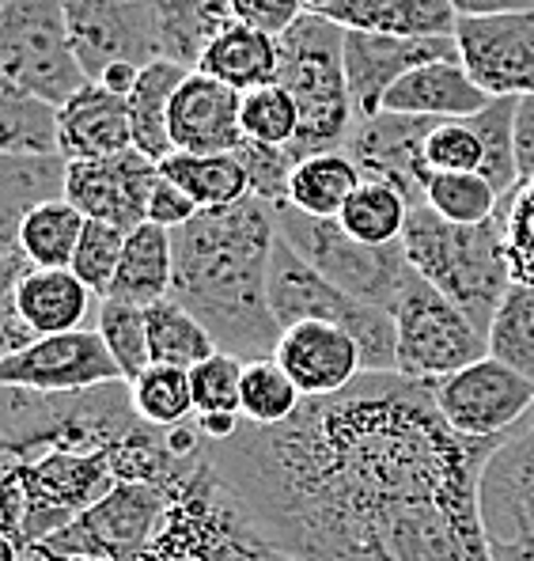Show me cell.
Segmentation results:
<instances>
[{
  "mask_svg": "<svg viewBox=\"0 0 534 561\" xmlns=\"http://www.w3.org/2000/svg\"><path fill=\"white\" fill-rule=\"evenodd\" d=\"M500 440H466L437 387L360 376L285 425H240L209 463L295 561H492L478 508Z\"/></svg>",
  "mask_w": 534,
  "mask_h": 561,
  "instance_id": "6da1fadb",
  "label": "cell"
},
{
  "mask_svg": "<svg viewBox=\"0 0 534 561\" xmlns=\"http://www.w3.org/2000/svg\"><path fill=\"white\" fill-rule=\"evenodd\" d=\"M274 243V205L258 197L228 209H205L171 232V300L209 330L220 353H232L243 365L269 360L281 342V323L269 308Z\"/></svg>",
  "mask_w": 534,
  "mask_h": 561,
  "instance_id": "7a4b0ae2",
  "label": "cell"
},
{
  "mask_svg": "<svg viewBox=\"0 0 534 561\" xmlns=\"http://www.w3.org/2000/svg\"><path fill=\"white\" fill-rule=\"evenodd\" d=\"M402 247H406V259L417 270V277L429 280L474 327L489 334L492 316L512 285L500 220L492 217L489 225H451L429 205H414Z\"/></svg>",
  "mask_w": 534,
  "mask_h": 561,
  "instance_id": "3957f363",
  "label": "cell"
},
{
  "mask_svg": "<svg viewBox=\"0 0 534 561\" xmlns=\"http://www.w3.org/2000/svg\"><path fill=\"white\" fill-rule=\"evenodd\" d=\"M281 69L277 84L295 99L300 134L289 145L295 163L307 156L345 152L357 126V106L345 80V31L326 15H300L281 38Z\"/></svg>",
  "mask_w": 534,
  "mask_h": 561,
  "instance_id": "277c9868",
  "label": "cell"
},
{
  "mask_svg": "<svg viewBox=\"0 0 534 561\" xmlns=\"http://www.w3.org/2000/svg\"><path fill=\"white\" fill-rule=\"evenodd\" d=\"M269 308L281 330L295 323H334L349 330L360 345L364 376H398V330L391 311L352 300L307 259H300L281 236L269 259Z\"/></svg>",
  "mask_w": 534,
  "mask_h": 561,
  "instance_id": "5b68a950",
  "label": "cell"
},
{
  "mask_svg": "<svg viewBox=\"0 0 534 561\" xmlns=\"http://www.w3.org/2000/svg\"><path fill=\"white\" fill-rule=\"evenodd\" d=\"M277 236L292 247L300 259H307L326 280L349 293L352 300L372 304V308L394 311L402 288L417 277V270L409 266L406 247H364L357 239L341 232L338 220H315L303 217L292 205H277Z\"/></svg>",
  "mask_w": 534,
  "mask_h": 561,
  "instance_id": "8992f818",
  "label": "cell"
},
{
  "mask_svg": "<svg viewBox=\"0 0 534 561\" xmlns=\"http://www.w3.org/2000/svg\"><path fill=\"white\" fill-rule=\"evenodd\" d=\"M0 80L49 106H65L88 84L65 27V0L0 4Z\"/></svg>",
  "mask_w": 534,
  "mask_h": 561,
  "instance_id": "52a82bcc",
  "label": "cell"
},
{
  "mask_svg": "<svg viewBox=\"0 0 534 561\" xmlns=\"http://www.w3.org/2000/svg\"><path fill=\"white\" fill-rule=\"evenodd\" d=\"M398 376L414 383H443L448 376L489 357V337L425 277H414L394 304Z\"/></svg>",
  "mask_w": 534,
  "mask_h": 561,
  "instance_id": "ba28073f",
  "label": "cell"
},
{
  "mask_svg": "<svg viewBox=\"0 0 534 561\" xmlns=\"http://www.w3.org/2000/svg\"><path fill=\"white\" fill-rule=\"evenodd\" d=\"M65 27L88 80L111 65L148 69L160 61L155 0H65Z\"/></svg>",
  "mask_w": 534,
  "mask_h": 561,
  "instance_id": "9c48e42d",
  "label": "cell"
},
{
  "mask_svg": "<svg viewBox=\"0 0 534 561\" xmlns=\"http://www.w3.org/2000/svg\"><path fill=\"white\" fill-rule=\"evenodd\" d=\"M437 407L466 440H500L534 414V383L497 357H481L437 383Z\"/></svg>",
  "mask_w": 534,
  "mask_h": 561,
  "instance_id": "30bf717a",
  "label": "cell"
},
{
  "mask_svg": "<svg viewBox=\"0 0 534 561\" xmlns=\"http://www.w3.org/2000/svg\"><path fill=\"white\" fill-rule=\"evenodd\" d=\"M121 368L111 357L98 330L35 337L27 350L0 360V387L31 394H72L103 383H118Z\"/></svg>",
  "mask_w": 534,
  "mask_h": 561,
  "instance_id": "8fae6325",
  "label": "cell"
},
{
  "mask_svg": "<svg viewBox=\"0 0 534 561\" xmlns=\"http://www.w3.org/2000/svg\"><path fill=\"white\" fill-rule=\"evenodd\" d=\"M458 61L489 99L534 95V12L458 20Z\"/></svg>",
  "mask_w": 534,
  "mask_h": 561,
  "instance_id": "7c38bea8",
  "label": "cell"
},
{
  "mask_svg": "<svg viewBox=\"0 0 534 561\" xmlns=\"http://www.w3.org/2000/svg\"><path fill=\"white\" fill-rule=\"evenodd\" d=\"M160 183V163L137 148L103 160H77L65 168V202L88 220H103L121 232L148 225V202Z\"/></svg>",
  "mask_w": 534,
  "mask_h": 561,
  "instance_id": "4fadbf2b",
  "label": "cell"
},
{
  "mask_svg": "<svg viewBox=\"0 0 534 561\" xmlns=\"http://www.w3.org/2000/svg\"><path fill=\"white\" fill-rule=\"evenodd\" d=\"M432 61H458L455 38H387L368 31H345V80L357 106V122L383 111V95Z\"/></svg>",
  "mask_w": 534,
  "mask_h": 561,
  "instance_id": "5bb4252c",
  "label": "cell"
},
{
  "mask_svg": "<svg viewBox=\"0 0 534 561\" xmlns=\"http://www.w3.org/2000/svg\"><path fill=\"white\" fill-rule=\"evenodd\" d=\"M478 508L489 542L534 539V414L523 417L481 467Z\"/></svg>",
  "mask_w": 534,
  "mask_h": 561,
  "instance_id": "9a60e30c",
  "label": "cell"
},
{
  "mask_svg": "<svg viewBox=\"0 0 534 561\" xmlns=\"http://www.w3.org/2000/svg\"><path fill=\"white\" fill-rule=\"evenodd\" d=\"M437 118H406V114L380 111L352 126L345 156L360 168L364 179L387 183L409 197V205H425V183L432 171L425 168V137Z\"/></svg>",
  "mask_w": 534,
  "mask_h": 561,
  "instance_id": "2e32d148",
  "label": "cell"
},
{
  "mask_svg": "<svg viewBox=\"0 0 534 561\" xmlns=\"http://www.w3.org/2000/svg\"><path fill=\"white\" fill-rule=\"evenodd\" d=\"M274 360L303 399H330L364 376L357 337L334 323H295L281 330Z\"/></svg>",
  "mask_w": 534,
  "mask_h": 561,
  "instance_id": "e0dca14e",
  "label": "cell"
},
{
  "mask_svg": "<svg viewBox=\"0 0 534 561\" xmlns=\"http://www.w3.org/2000/svg\"><path fill=\"white\" fill-rule=\"evenodd\" d=\"M243 95L220 80L190 72L171 99V145L190 156H228L243 145Z\"/></svg>",
  "mask_w": 534,
  "mask_h": 561,
  "instance_id": "ac0fdd59",
  "label": "cell"
},
{
  "mask_svg": "<svg viewBox=\"0 0 534 561\" xmlns=\"http://www.w3.org/2000/svg\"><path fill=\"white\" fill-rule=\"evenodd\" d=\"M134 148L129 103L88 80L65 106H57V152L65 163L103 160Z\"/></svg>",
  "mask_w": 534,
  "mask_h": 561,
  "instance_id": "d6986e66",
  "label": "cell"
},
{
  "mask_svg": "<svg viewBox=\"0 0 534 561\" xmlns=\"http://www.w3.org/2000/svg\"><path fill=\"white\" fill-rule=\"evenodd\" d=\"M492 99L481 92L463 69V61H432L402 77L398 84L383 95V111L406 114V118H474Z\"/></svg>",
  "mask_w": 534,
  "mask_h": 561,
  "instance_id": "ffe728a7",
  "label": "cell"
},
{
  "mask_svg": "<svg viewBox=\"0 0 534 561\" xmlns=\"http://www.w3.org/2000/svg\"><path fill=\"white\" fill-rule=\"evenodd\" d=\"M341 31L387 38H455L458 15L448 0H338L326 12Z\"/></svg>",
  "mask_w": 534,
  "mask_h": 561,
  "instance_id": "44dd1931",
  "label": "cell"
},
{
  "mask_svg": "<svg viewBox=\"0 0 534 561\" xmlns=\"http://www.w3.org/2000/svg\"><path fill=\"white\" fill-rule=\"evenodd\" d=\"M61 156H0V259L20 251V225L31 209L65 197Z\"/></svg>",
  "mask_w": 534,
  "mask_h": 561,
  "instance_id": "7402d4cb",
  "label": "cell"
},
{
  "mask_svg": "<svg viewBox=\"0 0 534 561\" xmlns=\"http://www.w3.org/2000/svg\"><path fill=\"white\" fill-rule=\"evenodd\" d=\"M277 69H281L277 38L262 35V31L246 27V23H228V27L212 38V46L205 49L201 65H197V72L235 88L240 95L277 84Z\"/></svg>",
  "mask_w": 534,
  "mask_h": 561,
  "instance_id": "603a6c76",
  "label": "cell"
},
{
  "mask_svg": "<svg viewBox=\"0 0 534 561\" xmlns=\"http://www.w3.org/2000/svg\"><path fill=\"white\" fill-rule=\"evenodd\" d=\"M92 288L72 270H35L20 285V316L35 330V337L72 334L84 330V319L92 316Z\"/></svg>",
  "mask_w": 534,
  "mask_h": 561,
  "instance_id": "cb8c5ba5",
  "label": "cell"
},
{
  "mask_svg": "<svg viewBox=\"0 0 534 561\" xmlns=\"http://www.w3.org/2000/svg\"><path fill=\"white\" fill-rule=\"evenodd\" d=\"M171 277H175L171 232L160 225H141L126 236V251H121L118 274H114V285L106 300L134 304V308H152V304L171 296Z\"/></svg>",
  "mask_w": 534,
  "mask_h": 561,
  "instance_id": "d4e9b609",
  "label": "cell"
},
{
  "mask_svg": "<svg viewBox=\"0 0 534 561\" xmlns=\"http://www.w3.org/2000/svg\"><path fill=\"white\" fill-rule=\"evenodd\" d=\"M186 77H190V69L160 57V61L141 69V80H137V88L126 99L129 126H134V148L155 163H163L175 152V145H171V99H175Z\"/></svg>",
  "mask_w": 534,
  "mask_h": 561,
  "instance_id": "484cf974",
  "label": "cell"
},
{
  "mask_svg": "<svg viewBox=\"0 0 534 561\" xmlns=\"http://www.w3.org/2000/svg\"><path fill=\"white\" fill-rule=\"evenodd\" d=\"M160 23V57L197 72L212 38L235 23L228 0H155Z\"/></svg>",
  "mask_w": 534,
  "mask_h": 561,
  "instance_id": "4316f807",
  "label": "cell"
},
{
  "mask_svg": "<svg viewBox=\"0 0 534 561\" xmlns=\"http://www.w3.org/2000/svg\"><path fill=\"white\" fill-rule=\"evenodd\" d=\"M364 175L345 152H323L307 156L292 168L289 183V205L300 209L303 217L315 220H338L349 197L357 194Z\"/></svg>",
  "mask_w": 534,
  "mask_h": 561,
  "instance_id": "83f0119b",
  "label": "cell"
},
{
  "mask_svg": "<svg viewBox=\"0 0 534 561\" xmlns=\"http://www.w3.org/2000/svg\"><path fill=\"white\" fill-rule=\"evenodd\" d=\"M160 175L175 183L197 209H228L251 197V183H246L243 163L235 152L228 156H190V152H171L160 163Z\"/></svg>",
  "mask_w": 534,
  "mask_h": 561,
  "instance_id": "f1b7e54d",
  "label": "cell"
},
{
  "mask_svg": "<svg viewBox=\"0 0 534 561\" xmlns=\"http://www.w3.org/2000/svg\"><path fill=\"white\" fill-rule=\"evenodd\" d=\"M84 213L72 202H65V197H57V202L38 205V209H31L23 217L15 247L35 270H69L80 236H84Z\"/></svg>",
  "mask_w": 534,
  "mask_h": 561,
  "instance_id": "f546056e",
  "label": "cell"
},
{
  "mask_svg": "<svg viewBox=\"0 0 534 561\" xmlns=\"http://www.w3.org/2000/svg\"><path fill=\"white\" fill-rule=\"evenodd\" d=\"M409 209H414V205H409L406 194H398V190L387 183L364 179L357 194L349 197V205L341 209L338 225L345 236L364 247H391V243H402V236H406Z\"/></svg>",
  "mask_w": 534,
  "mask_h": 561,
  "instance_id": "4dcf8cb0",
  "label": "cell"
},
{
  "mask_svg": "<svg viewBox=\"0 0 534 561\" xmlns=\"http://www.w3.org/2000/svg\"><path fill=\"white\" fill-rule=\"evenodd\" d=\"M0 156H61L57 152V106L0 80Z\"/></svg>",
  "mask_w": 534,
  "mask_h": 561,
  "instance_id": "1f68e13d",
  "label": "cell"
},
{
  "mask_svg": "<svg viewBox=\"0 0 534 561\" xmlns=\"http://www.w3.org/2000/svg\"><path fill=\"white\" fill-rule=\"evenodd\" d=\"M148 311V350H152V365H171V368H197L201 360H209L217 350L212 334L205 330L183 304L167 300L152 304Z\"/></svg>",
  "mask_w": 534,
  "mask_h": 561,
  "instance_id": "d6a6232c",
  "label": "cell"
},
{
  "mask_svg": "<svg viewBox=\"0 0 534 561\" xmlns=\"http://www.w3.org/2000/svg\"><path fill=\"white\" fill-rule=\"evenodd\" d=\"M489 357L534 383V285L512 280L489 323Z\"/></svg>",
  "mask_w": 534,
  "mask_h": 561,
  "instance_id": "836d02e7",
  "label": "cell"
},
{
  "mask_svg": "<svg viewBox=\"0 0 534 561\" xmlns=\"http://www.w3.org/2000/svg\"><path fill=\"white\" fill-rule=\"evenodd\" d=\"M134 410L144 425L152 428H175L194 421V391L190 373L171 365H148L141 376L129 383Z\"/></svg>",
  "mask_w": 534,
  "mask_h": 561,
  "instance_id": "e575fe53",
  "label": "cell"
},
{
  "mask_svg": "<svg viewBox=\"0 0 534 561\" xmlns=\"http://www.w3.org/2000/svg\"><path fill=\"white\" fill-rule=\"evenodd\" d=\"M303 394L295 391V383L285 376V368L269 360H251L243 368V421L258 428L285 425L300 414Z\"/></svg>",
  "mask_w": 534,
  "mask_h": 561,
  "instance_id": "d590c367",
  "label": "cell"
},
{
  "mask_svg": "<svg viewBox=\"0 0 534 561\" xmlns=\"http://www.w3.org/2000/svg\"><path fill=\"white\" fill-rule=\"evenodd\" d=\"M425 205L451 225H489L500 209V194L486 175L432 171L429 183H425Z\"/></svg>",
  "mask_w": 534,
  "mask_h": 561,
  "instance_id": "8d00e7d4",
  "label": "cell"
},
{
  "mask_svg": "<svg viewBox=\"0 0 534 561\" xmlns=\"http://www.w3.org/2000/svg\"><path fill=\"white\" fill-rule=\"evenodd\" d=\"M95 330L106 342L111 357L118 360L121 379L134 383L137 376L152 365V350H148V311L134 308L121 300H98L95 311Z\"/></svg>",
  "mask_w": 534,
  "mask_h": 561,
  "instance_id": "74e56055",
  "label": "cell"
},
{
  "mask_svg": "<svg viewBox=\"0 0 534 561\" xmlns=\"http://www.w3.org/2000/svg\"><path fill=\"white\" fill-rule=\"evenodd\" d=\"M425 168L448 171V175H481L486 140H481L474 118L432 122L429 137H425Z\"/></svg>",
  "mask_w": 534,
  "mask_h": 561,
  "instance_id": "f35d334b",
  "label": "cell"
},
{
  "mask_svg": "<svg viewBox=\"0 0 534 561\" xmlns=\"http://www.w3.org/2000/svg\"><path fill=\"white\" fill-rule=\"evenodd\" d=\"M243 368L246 365L232 353H212L209 360L190 368L194 417H243Z\"/></svg>",
  "mask_w": 534,
  "mask_h": 561,
  "instance_id": "ab89813d",
  "label": "cell"
},
{
  "mask_svg": "<svg viewBox=\"0 0 534 561\" xmlns=\"http://www.w3.org/2000/svg\"><path fill=\"white\" fill-rule=\"evenodd\" d=\"M240 126H243L246 140L289 148L295 140V134H300V111H295V99L285 92L281 84L246 92L243 111H240Z\"/></svg>",
  "mask_w": 534,
  "mask_h": 561,
  "instance_id": "60d3db41",
  "label": "cell"
},
{
  "mask_svg": "<svg viewBox=\"0 0 534 561\" xmlns=\"http://www.w3.org/2000/svg\"><path fill=\"white\" fill-rule=\"evenodd\" d=\"M126 236L129 232H121V228H114V225H103V220H88L84 225V236H80L69 270L92 288L98 300L111 296L121 251H126Z\"/></svg>",
  "mask_w": 534,
  "mask_h": 561,
  "instance_id": "b9f144b4",
  "label": "cell"
},
{
  "mask_svg": "<svg viewBox=\"0 0 534 561\" xmlns=\"http://www.w3.org/2000/svg\"><path fill=\"white\" fill-rule=\"evenodd\" d=\"M497 220L504 228L512 280L534 285V179L531 183H520L508 197H500Z\"/></svg>",
  "mask_w": 534,
  "mask_h": 561,
  "instance_id": "7bdbcfd3",
  "label": "cell"
},
{
  "mask_svg": "<svg viewBox=\"0 0 534 561\" xmlns=\"http://www.w3.org/2000/svg\"><path fill=\"white\" fill-rule=\"evenodd\" d=\"M235 160H240L243 171H246L251 197L274 205V209H277V205H289V183H292V168H295L289 148L243 140V145L235 148Z\"/></svg>",
  "mask_w": 534,
  "mask_h": 561,
  "instance_id": "ee69618b",
  "label": "cell"
},
{
  "mask_svg": "<svg viewBox=\"0 0 534 561\" xmlns=\"http://www.w3.org/2000/svg\"><path fill=\"white\" fill-rule=\"evenodd\" d=\"M31 274V262L20 251L0 259V360H8L12 353L27 350L35 342V330L23 323L20 316V285Z\"/></svg>",
  "mask_w": 534,
  "mask_h": 561,
  "instance_id": "f6af8a7d",
  "label": "cell"
},
{
  "mask_svg": "<svg viewBox=\"0 0 534 561\" xmlns=\"http://www.w3.org/2000/svg\"><path fill=\"white\" fill-rule=\"evenodd\" d=\"M228 8H232L235 23H246L274 38H281L300 15H307L303 0H228Z\"/></svg>",
  "mask_w": 534,
  "mask_h": 561,
  "instance_id": "bcb514c9",
  "label": "cell"
},
{
  "mask_svg": "<svg viewBox=\"0 0 534 561\" xmlns=\"http://www.w3.org/2000/svg\"><path fill=\"white\" fill-rule=\"evenodd\" d=\"M197 213L201 209H197L190 197L160 175V183L152 190V202H148V225H160V228H167V232H175V228L190 225Z\"/></svg>",
  "mask_w": 534,
  "mask_h": 561,
  "instance_id": "7dc6e473",
  "label": "cell"
},
{
  "mask_svg": "<svg viewBox=\"0 0 534 561\" xmlns=\"http://www.w3.org/2000/svg\"><path fill=\"white\" fill-rule=\"evenodd\" d=\"M512 137H515V168H520V183H531L534 179V95L515 99Z\"/></svg>",
  "mask_w": 534,
  "mask_h": 561,
  "instance_id": "c3c4849f",
  "label": "cell"
},
{
  "mask_svg": "<svg viewBox=\"0 0 534 561\" xmlns=\"http://www.w3.org/2000/svg\"><path fill=\"white\" fill-rule=\"evenodd\" d=\"M458 20H481V15L534 12V0H448Z\"/></svg>",
  "mask_w": 534,
  "mask_h": 561,
  "instance_id": "681fc988",
  "label": "cell"
},
{
  "mask_svg": "<svg viewBox=\"0 0 534 561\" xmlns=\"http://www.w3.org/2000/svg\"><path fill=\"white\" fill-rule=\"evenodd\" d=\"M137 80H141V69H137V65H111V69H106L103 77L95 80V84H103L106 92L129 99V92L137 88Z\"/></svg>",
  "mask_w": 534,
  "mask_h": 561,
  "instance_id": "f907efd6",
  "label": "cell"
},
{
  "mask_svg": "<svg viewBox=\"0 0 534 561\" xmlns=\"http://www.w3.org/2000/svg\"><path fill=\"white\" fill-rule=\"evenodd\" d=\"M492 561H534V539L520 542H489Z\"/></svg>",
  "mask_w": 534,
  "mask_h": 561,
  "instance_id": "816d5d0a",
  "label": "cell"
},
{
  "mask_svg": "<svg viewBox=\"0 0 534 561\" xmlns=\"http://www.w3.org/2000/svg\"><path fill=\"white\" fill-rule=\"evenodd\" d=\"M0 561H27V554H23V547L15 539L0 535Z\"/></svg>",
  "mask_w": 534,
  "mask_h": 561,
  "instance_id": "f5cc1de1",
  "label": "cell"
},
{
  "mask_svg": "<svg viewBox=\"0 0 534 561\" xmlns=\"http://www.w3.org/2000/svg\"><path fill=\"white\" fill-rule=\"evenodd\" d=\"M334 4H338V0H303V8H307V12H315V15H326Z\"/></svg>",
  "mask_w": 534,
  "mask_h": 561,
  "instance_id": "db71d44e",
  "label": "cell"
},
{
  "mask_svg": "<svg viewBox=\"0 0 534 561\" xmlns=\"http://www.w3.org/2000/svg\"><path fill=\"white\" fill-rule=\"evenodd\" d=\"M0 4H4V0H0Z\"/></svg>",
  "mask_w": 534,
  "mask_h": 561,
  "instance_id": "11a10c76",
  "label": "cell"
}]
</instances>
